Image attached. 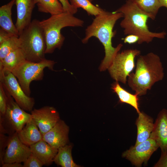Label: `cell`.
<instances>
[{
    "instance_id": "obj_1",
    "label": "cell",
    "mask_w": 167,
    "mask_h": 167,
    "mask_svg": "<svg viewBox=\"0 0 167 167\" xmlns=\"http://www.w3.org/2000/svg\"><path fill=\"white\" fill-rule=\"evenodd\" d=\"M123 17L121 12L104 10L95 16L92 24L85 30V36L82 40L83 43H86L91 37H95L104 47L105 55L100 67L101 71L108 69L123 46L120 43L114 47L112 42V38L116 33V31H113L114 26L117 21Z\"/></svg>"
},
{
    "instance_id": "obj_2",
    "label": "cell",
    "mask_w": 167,
    "mask_h": 167,
    "mask_svg": "<svg viewBox=\"0 0 167 167\" xmlns=\"http://www.w3.org/2000/svg\"><path fill=\"white\" fill-rule=\"evenodd\" d=\"M137 58L135 72L128 77L130 88L139 96L146 95L148 90L164 76V68L160 57L153 52L139 55Z\"/></svg>"
},
{
    "instance_id": "obj_3",
    "label": "cell",
    "mask_w": 167,
    "mask_h": 167,
    "mask_svg": "<svg viewBox=\"0 0 167 167\" xmlns=\"http://www.w3.org/2000/svg\"><path fill=\"white\" fill-rule=\"evenodd\" d=\"M123 14V19L120 23L125 35L134 34L138 36L139 40L137 43L148 44L155 38L164 39L167 33L164 31L153 32L149 29L147 24L148 16L140 10L131 0H127L125 4L114 11Z\"/></svg>"
},
{
    "instance_id": "obj_4",
    "label": "cell",
    "mask_w": 167,
    "mask_h": 167,
    "mask_svg": "<svg viewBox=\"0 0 167 167\" xmlns=\"http://www.w3.org/2000/svg\"><path fill=\"white\" fill-rule=\"evenodd\" d=\"M84 23L83 20L67 12L51 15L49 18L40 21L46 41L45 54H51L56 49L61 48L65 39L61 33L63 28L82 27Z\"/></svg>"
},
{
    "instance_id": "obj_5",
    "label": "cell",
    "mask_w": 167,
    "mask_h": 167,
    "mask_svg": "<svg viewBox=\"0 0 167 167\" xmlns=\"http://www.w3.org/2000/svg\"><path fill=\"white\" fill-rule=\"evenodd\" d=\"M19 38L20 48L24 52L27 60L39 62L45 59L46 41L39 20H32L19 34Z\"/></svg>"
},
{
    "instance_id": "obj_6",
    "label": "cell",
    "mask_w": 167,
    "mask_h": 167,
    "mask_svg": "<svg viewBox=\"0 0 167 167\" xmlns=\"http://www.w3.org/2000/svg\"><path fill=\"white\" fill-rule=\"evenodd\" d=\"M55 63L53 60L46 58L39 62L26 60L13 70L11 72L17 79L25 93L30 96L31 82L33 81L42 80L44 76V69L47 68L53 71Z\"/></svg>"
},
{
    "instance_id": "obj_7",
    "label": "cell",
    "mask_w": 167,
    "mask_h": 167,
    "mask_svg": "<svg viewBox=\"0 0 167 167\" xmlns=\"http://www.w3.org/2000/svg\"><path fill=\"white\" fill-rule=\"evenodd\" d=\"M5 89L7 96L6 107L5 114L0 116V132L10 135L19 131L32 117L31 114L22 109Z\"/></svg>"
},
{
    "instance_id": "obj_8",
    "label": "cell",
    "mask_w": 167,
    "mask_h": 167,
    "mask_svg": "<svg viewBox=\"0 0 167 167\" xmlns=\"http://www.w3.org/2000/svg\"><path fill=\"white\" fill-rule=\"evenodd\" d=\"M137 49H128L118 53L108 70L111 77L116 81L125 84L127 77L135 66V59L140 55Z\"/></svg>"
},
{
    "instance_id": "obj_9",
    "label": "cell",
    "mask_w": 167,
    "mask_h": 167,
    "mask_svg": "<svg viewBox=\"0 0 167 167\" xmlns=\"http://www.w3.org/2000/svg\"><path fill=\"white\" fill-rule=\"evenodd\" d=\"M0 82L19 105L25 111L31 112L35 104L33 98L27 95L17 79L10 72L0 74Z\"/></svg>"
},
{
    "instance_id": "obj_10",
    "label": "cell",
    "mask_w": 167,
    "mask_h": 167,
    "mask_svg": "<svg viewBox=\"0 0 167 167\" xmlns=\"http://www.w3.org/2000/svg\"><path fill=\"white\" fill-rule=\"evenodd\" d=\"M159 148L155 140L150 138L137 145L131 146L124 151L122 156L135 167H140L147 163L152 154Z\"/></svg>"
},
{
    "instance_id": "obj_11",
    "label": "cell",
    "mask_w": 167,
    "mask_h": 167,
    "mask_svg": "<svg viewBox=\"0 0 167 167\" xmlns=\"http://www.w3.org/2000/svg\"><path fill=\"white\" fill-rule=\"evenodd\" d=\"M31 153L30 147L20 140L18 132H16L8 135L7 145L3 158V163H23Z\"/></svg>"
},
{
    "instance_id": "obj_12",
    "label": "cell",
    "mask_w": 167,
    "mask_h": 167,
    "mask_svg": "<svg viewBox=\"0 0 167 167\" xmlns=\"http://www.w3.org/2000/svg\"><path fill=\"white\" fill-rule=\"evenodd\" d=\"M31 114L43 135L51 129L60 119L56 109L49 106L34 109Z\"/></svg>"
},
{
    "instance_id": "obj_13",
    "label": "cell",
    "mask_w": 167,
    "mask_h": 167,
    "mask_svg": "<svg viewBox=\"0 0 167 167\" xmlns=\"http://www.w3.org/2000/svg\"><path fill=\"white\" fill-rule=\"evenodd\" d=\"M69 131L68 126L60 119L51 129L43 135L42 139L58 149L68 144Z\"/></svg>"
},
{
    "instance_id": "obj_14",
    "label": "cell",
    "mask_w": 167,
    "mask_h": 167,
    "mask_svg": "<svg viewBox=\"0 0 167 167\" xmlns=\"http://www.w3.org/2000/svg\"><path fill=\"white\" fill-rule=\"evenodd\" d=\"M150 138L154 139L161 149V154L167 152V109H163L154 123Z\"/></svg>"
},
{
    "instance_id": "obj_15",
    "label": "cell",
    "mask_w": 167,
    "mask_h": 167,
    "mask_svg": "<svg viewBox=\"0 0 167 167\" xmlns=\"http://www.w3.org/2000/svg\"><path fill=\"white\" fill-rule=\"evenodd\" d=\"M17 19L15 24L19 35L32 22V12L36 4L35 0H15Z\"/></svg>"
},
{
    "instance_id": "obj_16",
    "label": "cell",
    "mask_w": 167,
    "mask_h": 167,
    "mask_svg": "<svg viewBox=\"0 0 167 167\" xmlns=\"http://www.w3.org/2000/svg\"><path fill=\"white\" fill-rule=\"evenodd\" d=\"M31 152L42 163L49 166L53 162L58 149L51 146L43 139L29 146Z\"/></svg>"
},
{
    "instance_id": "obj_17",
    "label": "cell",
    "mask_w": 167,
    "mask_h": 167,
    "mask_svg": "<svg viewBox=\"0 0 167 167\" xmlns=\"http://www.w3.org/2000/svg\"><path fill=\"white\" fill-rule=\"evenodd\" d=\"M135 125L137 127V135L135 145L150 138L153 128L154 123L152 117L142 111L138 113Z\"/></svg>"
},
{
    "instance_id": "obj_18",
    "label": "cell",
    "mask_w": 167,
    "mask_h": 167,
    "mask_svg": "<svg viewBox=\"0 0 167 167\" xmlns=\"http://www.w3.org/2000/svg\"><path fill=\"white\" fill-rule=\"evenodd\" d=\"M18 135L20 140L29 147L42 139L43 136L32 118L18 132Z\"/></svg>"
},
{
    "instance_id": "obj_19",
    "label": "cell",
    "mask_w": 167,
    "mask_h": 167,
    "mask_svg": "<svg viewBox=\"0 0 167 167\" xmlns=\"http://www.w3.org/2000/svg\"><path fill=\"white\" fill-rule=\"evenodd\" d=\"M15 1V0H11L0 7V26L8 33L19 37V33L13 23L11 17L12 8Z\"/></svg>"
},
{
    "instance_id": "obj_20",
    "label": "cell",
    "mask_w": 167,
    "mask_h": 167,
    "mask_svg": "<svg viewBox=\"0 0 167 167\" xmlns=\"http://www.w3.org/2000/svg\"><path fill=\"white\" fill-rule=\"evenodd\" d=\"M26 60L25 54L20 48L9 53L0 62V74L10 72Z\"/></svg>"
},
{
    "instance_id": "obj_21",
    "label": "cell",
    "mask_w": 167,
    "mask_h": 167,
    "mask_svg": "<svg viewBox=\"0 0 167 167\" xmlns=\"http://www.w3.org/2000/svg\"><path fill=\"white\" fill-rule=\"evenodd\" d=\"M111 88L117 95L120 103L131 105L136 110L138 114L140 112L139 108V96L137 94H131L125 90L118 81H116L112 84Z\"/></svg>"
},
{
    "instance_id": "obj_22",
    "label": "cell",
    "mask_w": 167,
    "mask_h": 167,
    "mask_svg": "<svg viewBox=\"0 0 167 167\" xmlns=\"http://www.w3.org/2000/svg\"><path fill=\"white\" fill-rule=\"evenodd\" d=\"M72 146L67 144L58 149L54 162L62 167H79L74 161L72 156Z\"/></svg>"
},
{
    "instance_id": "obj_23",
    "label": "cell",
    "mask_w": 167,
    "mask_h": 167,
    "mask_svg": "<svg viewBox=\"0 0 167 167\" xmlns=\"http://www.w3.org/2000/svg\"><path fill=\"white\" fill-rule=\"evenodd\" d=\"M131 0L152 20L156 19L160 8L161 7L159 0Z\"/></svg>"
},
{
    "instance_id": "obj_24",
    "label": "cell",
    "mask_w": 167,
    "mask_h": 167,
    "mask_svg": "<svg viewBox=\"0 0 167 167\" xmlns=\"http://www.w3.org/2000/svg\"><path fill=\"white\" fill-rule=\"evenodd\" d=\"M36 4L38 10L40 12L54 15L64 12L58 0H39Z\"/></svg>"
},
{
    "instance_id": "obj_25",
    "label": "cell",
    "mask_w": 167,
    "mask_h": 167,
    "mask_svg": "<svg viewBox=\"0 0 167 167\" xmlns=\"http://www.w3.org/2000/svg\"><path fill=\"white\" fill-rule=\"evenodd\" d=\"M19 37L13 36L0 44V62L10 53L20 48Z\"/></svg>"
},
{
    "instance_id": "obj_26",
    "label": "cell",
    "mask_w": 167,
    "mask_h": 167,
    "mask_svg": "<svg viewBox=\"0 0 167 167\" xmlns=\"http://www.w3.org/2000/svg\"><path fill=\"white\" fill-rule=\"evenodd\" d=\"M71 4L78 8H81L89 15L97 16L104 10L93 5L89 0H70Z\"/></svg>"
},
{
    "instance_id": "obj_27",
    "label": "cell",
    "mask_w": 167,
    "mask_h": 167,
    "mask_svg": "<svg viewBox=\"0 0 167 167\" xmlns=\"http://www.w3.org/2000/svg\"><path fill=\"white\" fill-rule=\"evenodd\" d=\"M23 167H41L42 163L32 152L23 162Z\"/></svg>"
},
{
    "instance_id": "obj_28",
    "label": "cell",
    "mask_w": 167,
    "mask_h": 167,
    "mask_svg": "<svg viewBox=\"0 0 167 167\" xmlns=\"http://www.w3.org/2000/svg\"><path fill=\"white\" fill-rule=\"evenodd\" d=\"M7 104V96L5 90L0 82V116H3L5 113Z\"/></svg>"
},
{
    "instance_id": "obj_29",
    "label": "cell",
    "mask_w": 167,
    "mask_h": 167,
    "mask_svg": "<svg viewBox=\"0 0 167 167\" xmlns=\"http://www.w3.org/2000/svg\"><path fill=\"white\" fill-rule=\"evenodd\" d=\"M5 134L0 133V166L3 164V158L7 147L8 136H6Z\"/></svg>"
},
{
    "instance_id": "obj_30",
    "label": "cell",
    "mask_w": 167,
    "mask_h": 167,
    "mask_svg": "<svg viewBox=\"0 0 167 167\" xmlns=\"http://www.w3.org/2000/svg\"><path fill=\"white\" fill-rule=\"evenodd\" d=\"M58 1L62 4L64 12H68L73 15L77 12V8L72 6L69 3L68 0H58Z\"/></svg>"
},
{
    "instance_id": "obj_31",
    "label": "cell",
    "mask_w": 167,
    "mask_h": 167,
    "mask_svg": "<svg viewBox=\"0 0 167 167\" xmlns=\"http://www.w3.org/2000/svg\"><path fill=\"white\" fill-rule=\"evenodd\" d=\"M124 43L129 44H132L138 42L139 37L135 35L129 34L127 35L125 38L122 39Z\"/></svg>"
},
{
    "instance_id": "obj_32",
    "label": "cell",
    "mask_w": 167,
    "mask_h": 167,
    "mask_svg": "<svg viewBox=\"0 0 167 167\" xmlns=\"http://www.w3.org/2000/svg\"><path fill=\"white\" fill-rule=\"evenodd\" d=\"M154 167H167V152L163 154H161L159 159Z\"/></svg>"
},
{
    "instance_id": "obj_33",
    "label": "cell",
    "mask_w": 167,
    "mask_h": 167,
    "mask_svg": "<svg viewBox=\"0 0 167 167\" xmlns=\"http://www.w3.org/2000/svg\"><path fill=\"white\" fill-rule=\"evenodd\" d=\"M13 36H14V35L8 33L2 28H0V44H2L3 42Z\"/></svg>"
},
{
    "instance_id": "obj_34",
    "label": "cell",
    "mask_w": 167,
    "mask_h": 167,
    "mask_svg": "<svg viewBox=\"0 0 167 167\" xmlns=\"http://www.w3.org/2000/svg\"><path fill=\"white\" fill-rule=\"evenodd\" d=\"M1 167H23V165L18 162L4 163Z\"/></svg>"
},
{
    "instance_id": "obj_35",
    "label": "cell",
    "mask_w": 167,
    "mask_h": 167,
    "mask_svg": "<svg viewBox=\"0 0 167 167\" xmlns=\"http://www.w3.org/2000/svg\"><path fill=\"white\" fill-rule=\"evenodd\" d=\"M161 7H165L167 8V0H159Z\"/></svg>"
},
{
    "instance_id": "obj_36",
    "label": "cell",
    "mask_w": 167,
    "mask_h": 167,
    "mask_svg": "<svg viewBox=\"0 0 167 167\" xmlns=\"http://www.w3.org/2000/svg\"><path fill=\"white\" fill-rule=\"evenodd\" d=\"M35 2L36 3V4L37 3V2H38L39 0H35Z\"/></svg>"
},
{
    "instance_id": "obj_37",
    "label": "cell",
    "mask_w": 167,
    "mask_h": 167,
    "mask_svg": "<svg viewBox=\"0 0 167 167\" xmlns=\"http://www.w3.org/2000/svg\"><path fill=\"white\" fill-rule=\"evenodd\" d=\"M91 2H92V1H93L94 0H89Z\"/></svg>"
}]
</instances>
